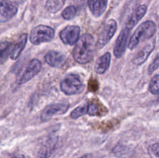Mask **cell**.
Returning a JSON list of instances; mask_svg holds the SVG:
<instances>
[{
  "label": "cell",
  "instance_id": "obj_2",
  "mask_svg": "<svg viewBox=\"0 0 159 158\" xmlns=\"http://www.w3.org/2000/svg\"><path fill=\"white\" fill-rule=\"evenodd\" d=\"M156 32V25L153 21L148 20L141 23L136 29L128 42V48L134 50L141 42L152 38Z\"/></svg>",
  "mask_w": 159,
  "mask_h": 158
},
{
  "label": "cell",
  "instance_id": "obj_23",
  "mask_svg": "<svg viewBox=\"0 0 159 158\" xmlns=\"http://www.w3.org/2000/svg\"><path fill=\"white\" fill-rule=\"evenodd\" d=\"M99 111L100 110H99L98 104L93 102L88 103V112H87V114L91 116H96L99 115Z\"/></svg>",
  "mask_w": 159,
  "mask_h": 158
},
{
  "label": "cell",
  "instance_id": "obj_8",
  "mask_svg": "<svg viewBox=\"0 0 159 158\" xmlns=\"http://www.w3.org/2000/svg\"><path fill=\"white\" fill-rule=\"evenodd\" d=\"M58 136L57 133H53L48 136L46 140L43 143L38 151V156L40 158H49L54 153L57 147Z\"/></svg>",
  "mask_w": 159,
  "mask_h": 158
},
{
  "label": "cell",
  "instance_id": "obj_9",
  "mask_svg": "<svg viewBox=\"0 0 159 158\" xmlns=\"http://www.w3.org/2000/svg\"><path fill=\"white\" fill-rule=\"evenodd\" d=\"M80 31L79 26H68L60 32V38L65 44L74 45L80 38Z\"/></svg>",
  "mask_w": 159,
  "mask_h": 158
},
{
  "label": "cell",
  "instance_id": "obj_24",
  "mask_svg": "<svg viewBox=\"0 0 159 158\" xmlns=\"http://www.w3.org/2000/svg\"><path fill=\"white\" fill-rule=\"evenodd\" d=\"M158 68H159V52L156 55V57H155L153 61L152 62V64L149 65L148 72L149 74H152L154 71H155L157 69H158Z\"/></svg>",
  "mask_w": 159,
  "mask_h": 158
},
{
  "label": "cell",
  "instance_id": "obj_10",
  "mask_svg": "<svg viewBox=\"0 0 159 158\" xmlns=\"http://www.w3.org/2000/svg\"><path fill=\"white\" fill-rule=\"evenodd\" d=\"M16 6L10 0H0V23H6L17 13Z\"/></svg>",
  "mask_w": 159,
  "mask_h": 158
},
{
  "label": "cell",
  "instance_id": "obj_27",
  "mask_svg": "<svg viewBox=\"0 0 159 158\" xmlns=\"http://www.w3.org/2000/svg\"><path fill=\"white\" fill-rule=\"evenodd\" d=\"M79 158H92V156L91 155H84V156H81Z\"/></svg>",
  "mask_w": 159,
  "mask_h": 158
},
{
  "label": "cell",
  "instance_id": "obj_3",
  "mask_svg": "<svg viewBox=\"0 0 159 158\" xmlns=\"http://www.w3.org/2000/svg\"><path fill=\"white\" fill-rule=\"evenodd\" d=\"M61 90L67 95H74L82 93L85 85L80 76L76 74H68L61 82Z\"/></svg>",
  "mask_w": 159,
  "mask_h": 158
},
{
  "label": "cell",
  "instance_id": "obj_13",
  "mask_svg": "<svg viewBox=\"0 0 159 158\" xmlns=\"http://www.w3.org/2000/svg\"><path fill=\"white\" fill-rule=\"evenodd\" d=\"M155 43L154 40L151 41L148 44H146L139 52L137 54V55L134 56V57L132 60V63L136 66H139V65L142 64L144 62L147 60L148 57L151 54V53L153 51L154 48H155Z\"/></svg>",
  "mask_w": 159,
  "mask_h": 158
},
{
  "label": "cell",
  "instance_id": "obj_22",
  "mask_svg": "<svg viewBox=\"0 0 159 158\" xmlns=\"http://www.w3.org/2000/svg\"><path fill=\"white\" fill-rule=\"evenodd\" d=\"M148 89L152 94L158 95L159 94V74L154 76L149 83Z\"/></svg>",
  "mask_w": 159,
  "mask_h": 158
},
{
  "label": "cell",
  "instance_id": "obj_20",
  "mask_svg": "<svg viewBox=\"0 0 159 158\" xmlns=\"http://www.w3.org/2000/svg\"><path fill=\"white\" fill-rule=\"evenodd\" d=\"M87 112H88V103H85L75 108L71 112L70 116L72 119H77L81 116H83L87 114Z\"/></svg>",
  "mask_w": 159,
  "mask_h": 158
},
{
  "label": "cell",
  "instance_id": "obj_12",
  "mask_svg": "<svg viewBox=\"0 0 159 158\" xmlns=\"http://www.w3.org/2000/svg\"><path fill=\"white\" fill-rule=\"evenodd\" d=\"M44 59L46 63L52 68H60L63 66L66 61V57L56 50H51L47 53Z\"/></svg>",
  "mask_w": 159,
  "mask_h": 158
},
{
  "label": "cell",
  "instance_id": "obj_21",
  "mask_svg": "<svg viewBox=\"0 0 159 158\" xmlns=\"http://www.w3.org/2000/svg\"><path fill=\"white\" fill-rule=\"evenodd\" d=\"M76 15H77V9L74 6H69L65 8L61 13L62 17L66 20H72Z\"/></svg>",
  "mask_w": 159,
  "mask_h": 158
},
{
  "label": "cell",
  "instance_id": "obj_7",
  "mask_svg": "<svg viewBox=\"0 0 159 158\" xmlns=\"http://www.w3.org/2000/svg\"><path fill=\"white\" fill-rule=\"evenodd\" d=\"M117 28V23L114 20H110L104 26L103 29L100 33L96 42V48L102 49L105 46L110 40L113 38Z\"/></svg>",
  "mask_w": 159,
  "mask_h": 158
},
{
  "label": "cell",
  "instance_id": "obj_17",
  "mask_svg": "<svg viewBox=\"0 0 159 158\" xmlns=\"http://www.w3.org/2000/svg\"><path fill=\"white\" fill-rule=\"evenodd\" d=\"M27 33H22L19 37L18 40H17L16 43L14 44L13 50L11 54V59L12 60H16L20 56L21 53L24 50L25 46L26 44V41H27Z\"/></svg>",
  "mask_w": 159,
  "mask_h": 158
},
{
  "label": "cell",
  "instance_id": "obj_15",
  "mask_svg": "<svg viewBox=\"0 0 159 158\" xmlns=\"http://www.w3.org/2000/svg\"><path fill=\"white\" fill-rule=\"evenodd\" d=\"M108 0H88V6L92 14L99 17L105 12Z\"/></svg>",
  "mask_w": 159,
  "mask_h": 158
},
{
  "label": "cell",
  "instance_id": "obj_4",
  "mask_svg": "<svg viewBox=\"0 0 159 158\" xmlns=\"http://www.w3.org/2000/svg\"><path fill=\"white\" fill-rule=\"evenodd\" d=\"M54 29L46 25H38L32 29L30 36V40L34 45L49 42L54 38Z\"/></svg>",
  "mask_w": 159,
  "mask_h": 158
},
{
  "label": "cell",
  "instance_id": "obj_25",
  "mask_svg": "<svg viewBox=\"0 0 159 158\" xmlns=\"http://www.w3.org/2000/svg\"><path fill=\"white\" fill-rule=\"evenodd\" d=\"M151 150H152V153L156 157L159 158V143H154L153 145H152Z\"/></svg>",
  "mask_w": 159,
  "mask_h": 158
},
{
  "label": "cell",
  "instance_id": "obj_16",
  "mask_svg": "<svg viewBox=\"0 0 159 158\" xmlns=\"http://www.w3.org/2000/svg\"><path fill=\"white\" fill-rule=\"evenodd\" d=\"M111 62V54L107 52L99 57L95 65V71L99 74H102L109 69Z\"/></svg>",
  "mask_w": 159,
  "mask_h": 158
},
{
  "label": "cell",
  "instance_id": "obj_26",
  "mask_svg": "<svg viewBox=\"0 0 159 158\" xmlns=\"http://www.w3.org/2000/svg\"><path fill=\"white\" fill-rule=\"evenodd\" d=\"M12 158H25V156H23V154H18V155H16V156H14Z\"/></svg>",
  "mask_w": 159,
  "mask_h": 158
},
{
  "label": "cell",
  "instance_id": "obj_14",
  "mask_svg": "<svg viewBox=\"0 0 159 158\" xmlns=\"http://www.w3.org/2000/svg\"><path fill=\"white\" fill-rule=\"evenodd\" d=\"M147 9L148 8L146 5H141V6H138L130 16L125 27H127V29L131 30L136 26L137 23L144 16V15L146 14V12H147Z\"/></svg>",
  "mask_w": 159,
  "mask_h": 158
},
{
  "label": "cell",
  "instance_id": "obj_18",
  "mask_svg": "<svg viewBox=\"0 0 159 158\" xmlns=\"http://www.w3.org/2000/svg\"><path fill=\"white\" fill-rule=\"evenodd\" d=\"M13 47L14 44L12 42L6 40L0 42V65L4 64L10 57Z\"/></svg>",
  "mask_w": 159,
  "mask_h": 158
},
{
  "label": "cell",
  "instance_id": "obj_1",
  "mask_svg": "<svg viewBox=\"0 0 159 158\" xmlns=\"http://www.w3.org/2000/svg\"><path fill=\"white\" fill-rule=\"evenodd\" d=\"M96 43L94 37L89 33H85L79 38L72 50L73 58L81 64L89 63L93 59Z\"/></svg>",
  "mask_w": 159,
  "mask_h": 158
},
{
  "label": "cell",
  "instance_id": "obj_5",
  "mask_svg": "<svg viewBox=\"0 0 159 158\" xmlns=\"http://www.w3.org/2000/svg\"><path fill=\"white\" fill-rule=\"evenodd\" d=\"M68 103H54L43 108L40 114V120L43 122L51 120L56 116H61L66 112L69 108Z\"/></svg>",
  "mask_w": 159,
  "mask_h": 158
},
{
  "label": "cell",
  "instance_id": "obj_6",
  "mask_svg": "<svg viewBox=\"0 0 159 158\" xmlns=\"http://www.w3.org/2000/svg\"><path fill=\"white\" fill-rule=\"evenodd\" d=\"M41 62L37 59H33L26 65V68L21 74L17 77L16 82L18 85H23L26 83L34 77H35L41 70Z\"/></svg>",
  "mask_w": 159,
  "mask_h": 158
},
{
  "label": "cell",
  "instance_id": "obj_19",
  "mask_svg": "<svg viewBox=\"0 0 159 158\" xmlns=\"http://www.w3.org/2000/svg\"><path fill=\"white\" fill-rule=\"evenodd\" d=\"M65 0H48L46 3V9L51 13L57 12L65 5Z\"/></svg>",
  "mask_w": 159,
  "mask_h": 158
},
{
  "label": "cell",
  "instance_id": "obj_11",
  "mask_svg": "<svg viewBox=\"0 0 159 158\" xmlns=\"http://www.w3.org/2000/svg\"><path fill=\"white\" fill-rule=\"evenodd\" d=\"M130 32V29L125 27L120 33L119 36L116 40V43H115L114 48H113V54L116 58H120L124 55L126 46H127V45H128L127 42H128Z\"/></svg>",
  "mask_w": 159,
  "mask_h": 158
}]
</instances>
